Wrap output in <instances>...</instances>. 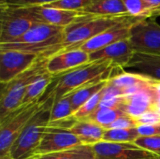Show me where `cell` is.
<instances>
[{"instance_id":"cell-1","label":"cell","mask_w":160,"mask_h":159,"mask_svg":"<svg viewBox=\"0 0 160 159\" xmlns=\"http://www.w3.org/2000/svg\"><path fill=\"white\" fill-rule=\"evenodd\" d=\"M114 67L116 66L108 61L89 62L82 67L56 75L43 97L52 95L55 101L87 84L107 82L111 79Z\"/></svg>"},{"instance_id":"cell-2","label":"cell","mask_w":160,"mask_h":159,"mask_svg":"<svg viewBox=\"0 0 160 159\" xmlns=\"http://www.w3.org/2000/svg\"><path fill=\"white\" fill-rule=\"evenodd\" d=\"M64 29L38 22L14 41L0 44V50H16L50 58L62 50Z\"/></svg>"},{"instance_id":"cell-3","label":"cell","mask_w":160,"mask_h":159,"mask_svg":"<svg viewBox=\"0 0 160 159\" xmlns=\"http://www.w3.org/2000/svg\"><path fill=\"white\" fill-rule=\"evenodd\" d=\"M42 98L45 99L43 105L29 120L12 144L8 154L11 159H35L36 151L51 121L52 108L54 103L52 95Z\"/></svg>"},{"instance_id":"cell-4","label":"cell","mask_w":160,"mask_h":159,"mask_svg":"<svg viewBox=\"0 0 160 159\" xmlns=\"http://www.w3.org/2000/svg\"><path fill=\"white\" fill-rule=\"evenodd\" d=\"M128 17H96L83 13L73 23L65 27L61 52L80 49L85 42L123 22Z\"/></svg>"},{"instance_id":"cell-5","label":"cell","mask_w":160,"mask_h":159,"mask_svg":"<svg viewBox=\"0 0 160 159\" xmlns=\"http://www.w3.org/2000/svg\"><path fill=\"white\" fill-rule=\"evenodd\" d=\"M47 57H40L29 69L8 83L1 84L0 120L22 106L27 87L39 75L47 71Z\"/></svg>"},{"instance_id":"cell-6","label":"cell","mask_w":160,"mask_h":159,"mask_svg":"<svg viewBox=\"0 0 160 159\" xmlns=\"http://www.w3.org/2000/svg\"><path fill=\"white\" fill-rule=\"evenodd\" d=\"M38 22L33 6L0 3V44L14 41Z\"/></svg>"},{"instance_id":"cell-7","label":"cell","mask_w":160,"mask_h":159,"mask_svg":"<svg viewBox=\"0 0 160 159\" xmlns=\"http://www.w3.org/2000/svg\"><path fill=\"white\" fill-rule=\"evenodd\" d=\"M45 99L25 104L0 120V159H11L9 150L29 120L41 108Z\"/></svg>"},{"instance_id":"cell-8","label":"cell","mask_w":160,"mask_h":159,"mask_svg":"<svg viewBox=\"0 0 160 159\" xmlns=\"http://www.w3.org/2000/svg\"><path fill=\"white\" fill-rule=\"evenodd\" d=\"M128 39L135 52L160 54V25L153 18L141 19L133 23Z\"/></svg>"},{"instance_id":"cell-9","label":"cell","mask_w":160,"mask_h":159,"mask_svg":"<svg viewBox=\"0 0 160 159\" xmlns=\"http://www.w3.org/2000/svg\"><path fill=\"white\" fill-rule=\"evenodd\" d=\"M43 56L16 50H0V83L5 84L29 69Z\"/></svg>"},{"instance_id":"cell-10","label":"cell","mask_w":160,"mask_h":159,"mask_svg":"<svg viewBox=\"0 0 160 159\" xmlns=\"http://www.w3.org/2000/svg\"><path fill=\"white\" fill-rule=\"evenodd\" d=\"M96 159H160L134 142H100L93 145Z\"/></svg>"},{"instance_id":"cell-11","label":"cell","mask_w":160,"mask_h":159,"mask_svg":"<svg viewBox=\"0 0 160 159\" xmlns=\"http://www.w3.org/2000/svg\"><path fill=\"white\" fill-rule=\"evenodd\" d=\"M139 20L141 19L128 16L123 22L105 30L104 32L100 33L99 35L96 36L95 37L85 42L83 45L81 46L80 49L83 50L84 52L90 54L107 46H110L113 43H116L124 39H128L129 38L130 28L132 24L135 23Z\"/></svg>"},{"instance_id":"cell-12","label":"cell","mask_w":160,"mask_h":159,"mask_svg":"<svg viewBox=\"0 0 160 159\" xmlns=\"http://www.w3.org/2000/svg\"><path fill=\"white\" fill-rule=\"evenodd\" d=\"M80 144H82L80 140L70 130L55 128L48 126L45 134L36 151L35 159L44 155L64 151Z\"/></svg>"},{"instance_id":"cell-13","label":"cell","mask_w":160,"mask_h":159,"mask_svg":"<svg viewBox=\"0 0 160 159\" xmlns=\"http://www.w3.org/2000/svg\"><path fill=\"white\" fill-rule=\"evenodd\" d=\"M90 62L89 53L82 49L60 52L47 61V70L50 74L56 76L82 67Z\"/></svg>"},{"instance_id":"cell-14","label":"cell","mask_w":160,"mask_h":159,"mask_svg":"<svg viewBox=\"0 0 160 159\" xmlns=\"http://www.w3.org/2000/svg\"><path fill=\"white\" fill-rule=\"evenodd\" d=\"M135 54L129 39H124L89 54L90 62L108 61L116 67H124Z\"/></svg>"},{"instance_id":"cell-15","label":"cell","mask_w":160,"mask_h":159,"mask_svg":"<svg viewBox=\"0 0 160 159\" xmlns=\"http://www.w3.org/2000/svg\"><path fill=\"white\" fill-rule=\"evenodd\" d=\"M158 94L156 90V83L145 90L131 96H124L123 109L125 112L137 119L144 112L156 109Z\"/></svg>"},{"instance_id":"cell-16","label":"cell","mask_w":160,"mask_h":159,"mask_svg":"<svg viewBox=\"0 0 160 159\" xmlns=\"http://www.w3.org/2000/svg\"><path fill=\"white\" fill-rule=\"evenodd\" d=\"M123 69L125 72L138 74L149 80L160 82V54L135 52L132 59Z\"/></svg>"},{"instance_id":"cell-17","label":"cell","mask_w":160,"mask_h":159,"mask_svg":"<svg viewBox=\"0 0 160 159\" xmlns=\"http://www.w3.org/2000/svg\"><path fill=\"white\" fill-rule=\"evenodd\" d=\"M37 19L39 22L55 25L59 27H67L73 23L78 18L83 15L81 11L66 10L47 6H33Z\"/></svg>"},{"instance_id":"cell-18","label":"cell","mask_w":160,"mask_h":159,"mask_svg":"<svg viewBox=\"0 0 160 159\" xmlns=\"http://www.w3.org/2000/svg\"><path fill=\"white\" fill-rule=\"evenodd\" d=\"M81 12L96 17L120 18L128 16L122 0H93Z\"/></svg>"},{"instance_id":"cell-19","label":"cell","mask_w":160,"mask_h":159,"mask_svg":"<svg viewBox=\"0 0 160 159\" xmlns=\"http://www.w3.org/2000/svg\"><path fill=\"white\" fill-rule=\"evenodd\" d=\"M78 137L82 144L95 145L103 141L105 128L88 119L78 120L70 130Z\"/></svg>"},{"instance_id":"cell-20","label":"cell","mask_w":160,"mask_h":159,"mask_svg":"<svg viewBox=\"0 0 160 159\" xmlns=\"http://www.w3.org/2000/svg\"><path fill=\"white\" fill-rule=\"evenodd\" d=\"M53 78L54 76L50 74L48 70L39 75L38 78H36L27 87L25 96L22 99V105L39 100L44 96L45 92L52 82Z\"/></svg>"},{"instance_id":"cell-21","label":"cell","mask_w":160,"mask_h":159,"mask_svg":"<svg viewBox=\"0 0 160 159\" xmlns=\"http://www.w3.org/2000/svg\"><path fill=\"white\" fill-rule=\"evenodd\" d=\"M37 159H96L93 145L80 144L64 151L48 154Z\"/></svg>"},{"instance_id":"cell-22","label":"cell","mask_w":160,"mask_h":159,"mask_svg":"<svg viewBox=\"0 0 160 159\" xmlns=\"http://www.w3.org/2000/svg\"><path fill=\"white\" fill-rule=\"evenodd\" d=\"M108 83L107 82H101L98 83H93V84H87L85 86H82L68 95L70 96L71 98V104L73 108L74 113L87 101L89 100L93 96L98 94L99 91H101Z\"/></svg>"},{"instance_id":"cell-23","label":"cell","mask_w":160,"mask_h":159,"mask_svg":"<svg viewBox=\"0 0 160 159\" xmlns=\"http://www.w3.org/2000/svg\"><path fill=\"white\" fill-rule=\"evenodd\" d=\"M126 114L127 113L125 112L123 108H98L86 119L91 120L103 128L107 129L115 120Z\"/></svg>"},{"instance_id":"cell-24","label":"cell","mask_w":160,"mask_h":159,"mask_svg":"<svg viewBox=\"0 0 160 159\" xmlns=\"http://www.w3.org/2000/svg\"><path fill=\"white\" fill-rule=\"evenodd\" d=\"M140 134L137 127L125 129H106L102 142H134Z\"/></svg>"},{"instance_id":"cell-25","label":"cell","mask_w":160,"mask_h":159,"mask_svg":"<svg viewBox=\"0 0 160 159\" xmlns=\"http://www.w3.org/2000/svg\"><path fill=\"white\" fill-rule=\"evenodd\" d=\"M146 79L147 78L142 77L138 74H133V73H128V72L123 71L121 74L110 79L109 82L111 84H112L113 86H115L116 88H118L121 91L122 96H123L125 90L145 81Z\"/></svg>"},{"instance_id":"cell-26","label":"cell","mask_w":160,"mask_h":159,"mask_svg":"<svg viewBox=\"0 0 160 159\" xmlns=\"http://www.w3.org/2000/svg\"><path fill=\"white\" fill-rule=\"evenodd\" d=\"M74 114L71 98L69 95H66L58 100H55L52 108L51 121H56L69 117Z\"/></svg>"},{"instance_id":"cell-27","label":"cell","mask_w":160,"mask_h":159,"mask_svg":"<svg viewBox=\"0 0 160 159\" xmlns=\"http://www.w3.org/2000/svg\"><path fill=\"white\" fill-rule=\"evenodd\" d=\"M122 1L125 5L128 16L138 19L150 18L152 9L144 0H122Z\"/></svg>"},{"instance_id":"cell-28","label":"cell","mask_w":160,"mask_h":159,"mask_svg":"<svg viewBox=\"0 0 160 159\" xmlns=\"http://www.w3.org/2000/svg\"><path fill=\"white\" fill-rule=\"evenodd\" d=\"M106 87V86H105ZM105 87L99 91L98 94H96L95 96H93L89 100H87L73 115L78 119V120H82V119H86L88 118L91 114H93L99 107L100 102L102 101L103 97H104V94H105Z\"/></svg>"},{"instance_id":"cell-29","label":"cell","mask_w":160,"mask_h":159,"mask_svg":"<svg viewBox=\"0 0 160 159\" xmlns=\"http://www.w3.org/2000/svg\"><path fill=\"white\" fill-rule=\"evenodd\" d=\"M93 0H58L48 5H43L51 7H56L66 10H75L82 11Z\"/></svg>"},{"instance_id":"cell-30","label":"cell","mask_w":160,"mask_h":159,"mask_svg":"<svg viewBox=\"0 0 160 159\" xmlns=\"http://www.w3.org/2000/svg\"><path fill=\"white\" fill-rule=\"evenodd\" d=\"M134 143L139 147L160 157V136H141Z\"/></svg>"},{"instance_id":"cell-31","label":"cell","mask_w":160,"mask_h":159,"mask_svg":"<svg viewBox=\"0 0 160 159\" xmlns=\"http://www.w3.org/2000/svg\"><path fill=\"white\" fill-rule=\"evenodd\" d=\"M135 121L138 127L144 125H158L160 124V114L157 111V109H154L144 112L142 115L135 119Z\"/></svg>"},{"instance_id":"cell-32","label":"cell","mask_w":160,"mask_h":159,"mask_svg":"<svg viewBox=\"0 0 160 159\" xmlns=\"http://www.w3.org/2000/svg\"><path fill=\"white\" fill-rule=\"evenodd\" d=\"M137 123L135 119L126 114L115 120L107 129H125V128H135L137 127ZM106 130V129H105Z\"/></svg>"},{"instance_id":"cell-33","label":"cell","mask_w":160,"mask_h":159,"mask_svg":"<svg viewBox=\"0 0 160 159\" xmlns=\"http://www.w3.org/2000/svg\"><path fill=\"white\" fill-rule=\"evenodd\" d=\"M77 122H78V119L74 115H71V116L64 118V119H60V120H56V121H50L49 127L65 129V130H71V128L75 126V124Z\"/></svg>"},{"instance_id":"cell-34","label":"cell","mask_w":160,"mask_h":159,"mask_svg":"<svg viewBox=\"0 0 160 159\" xmlns=\"http://www.w3.org/2000/svg\"><path fill=\"white\" fill-rule=\"evenodd\" d=\"M58 0H0L2 4L13 6H41L48 5Z\"/></svg>"},{"instance_id":"cell-35","label":"cell","mask_w":160,"mask_h":159,"mask_svg":"<svg viewBox=\"0 0 160 159\" xmlns=\"http://www.w3.org/2000/svg\"><path fill=\"white\" fill-rule=\"evenodd\" d=\"M141 136H160V124L158 125H144L137 127Z\"/></svg>"},{"instance_id":"cell-36","label":"cell","mask_w":160,"mask_h":159,"mask_svg":"<svg viewBox=\"0 0 160 159\" xmlns=\"http://www.w3.org/2000/svg\"><path fill=\"white\" fill-rule=\"evenodd\" d=\"M144 1L150 7V8L152 10L155 9V8H157L158 7L160 6V0H144Z\"/></svg>"},{"instance_id":"cell-37","label":"cell","mask_w":160,"mask_h":159,"mask_svg":"<svg viewBox=\"0 0 160 159\" xmlns=\"http://www.w3.org/2000/svg\"><path fill=\"white\" fill-rule=\"evenodd\" d=\"M158 16H160V6L151 11L150 18H154V17H158Z\"/></svg>"},{"instance_id":"cell-38","label":"cell","mask_w":160,"mask_h":159,"mask_svg":"<svg viewBox=\"0 0 160 159\" xmlns=\"http://www.w3.org/2000/svg\"><path fill=\"white\" fill-rule=\"evenodd\" d=\"M156 109H157V111L158 112V113L160 114V95H158V101H157Z\"/></svg>"},{"instance_id":"cell-39","label":"cell","mask_w":160,"mask_h":159,"mask_svg":"<svg viewBox=\"0 0 160 159\" xmlns=\"http://www.w3.org/2000/svg\"><path fill=\"white\" fill-rule=\"evenodd\" d=\"M156 90H157L158 94L160 95V82H156Z\"/></svg>"}]
</instances>
